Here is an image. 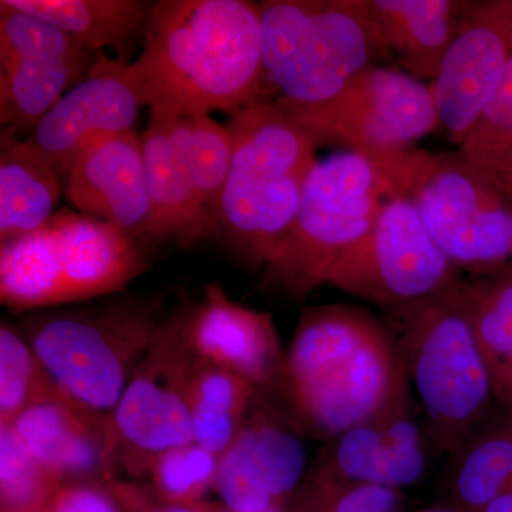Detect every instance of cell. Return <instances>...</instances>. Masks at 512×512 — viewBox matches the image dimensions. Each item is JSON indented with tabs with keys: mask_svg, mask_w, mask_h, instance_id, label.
Wrapping results in <instances>:
<instances>
[{
	"mask_svg": "<svg viewBox=\"0 0 512 512\" xmlns=\"http://www.w3.org/2000/svg\"><path fill=\"white\" fill-rule=\"evenodd\" d=\"M215 490L229 512L258 511L276 501L264 471L238 436L220 456Z\"/></svg>",
	"mask_w": 512,
	"mask_h": 512,
	"instance_id": "obj_31",
	"label": "cell"
},
{
	"mask_svg": "<svg viewBox=\"0 0 512 512\" xmlns=\"http://www.w3.org/2000/svg\"><path fill=\"white\" fill-rule=\"evenodd\" d=\"M414 400L406 376L375 417L326 441L301 485L305 512L325 511L357 485L402 490L419 483L429 460Z\"/></svg>",
	"mask_w": 512,
	"mask_h": 512,
	"instance_id": "obj_13",
	"label": "cell"
},
{
	"mask_svg": "<svg viewBox=\"0 0 512 512\" xmlns=\"http://www.w3.org/2000/svg\"><path fill=\"white\" fill-rule=\"evenodd\" d=\"M256 393L241 377L195 357L188 389L194 443L221 456L241 430Z\"/></svg>",
	"mask_w": 512,
	"mask_h": 512,
	"instance_id": "obj_24",
	"label": "cell"
},
{
	"mask_svg": "<svg viewBox=\"0 0 512 512\" xmlns=\"http://www.w3.org/2000/svg\"><path fill=\"white\" fill-rule=\"evenodd\" d=\"M49 512H123L106 483L63 485Z\"/></svg>",
	"mask_w": 512,
	"mask_h": 512,
	"instance_id": "obj_34",
	"label": "cell"
},
{
	"mask_svg": "<svg viewBox=\"0 0 512 512\" xmlns=\"http://www.w3.org/2000/svg\"><path fill=\"white\" fill-rule=\"evenodd\" d=\"M140 137L150 201L148 247H190L208 238H220L217 220L202 204L178 156L170 117L151 111L150 124Z\"/></svg>",
	"mask_w": 512,
	"mask_h": 512,
	"instance_id": "obj_20",
	"label": "cell"
},
{
	"mask_svg": "<svg viewBox=\"0 0 512 512\" xmlns=\"http://www.w3.org/2000/svg\"><path fill=\"white\" fill-rule=\"evenodd\" d=\"M450 457L454 497L464 510L480 512L512 481V424L480 427Z\"/></svg>",
	"mask_w": 512,
	"mask_h": 512,
	"instance_id": "obj_25",
	"label": "cell"
},
{
	"mask_svg": "<svg viewBox=\"0 0 512 512\" xmlns=\"http://www.w3.org/2000/svg\"><path fill=\"white\" fill-rule=\"evenodd\" d=\"M392 187L362 154L345 151L313 168L291 231L262 275L265 291L305 301L326 285L330 269L375 225Z\"/></svg>",
	"mask_w": 512,
	"mask_h": 512,
	"instance_id": "obj_9",
	"label": "cell"
},
{
	"mask_svg": "<svg viewBox=\"0 0 512 512\" xmlns=\"http://www.w3.org/2000/svg\"><path fill=\"white\" fill-rule=\"evenodd\" d=\"M286 503L284 501H275L268 507L262 508V510L252 511V512H286ZM225 512H229L225 510Z\"/></svg>",
	"mask_w": 512,
	"mask_h": 512,
	"instance_id": "obj_37",
	"label": "cell"
},
{
	"mask_svg": "<svg viewBox=\"0 0 512 512\" xmlns=\"http://www.w3.org/2000/svg\"><path fill=\"white\" fill-rule=\"evenodd\" d=\"M13 430L64 485L106 483L116 461L111 419L72 399L33 404Z\"/></svg>",
	"mask_w": 512,
	"mask_h": 512,
	"instance_id": "obj_19",
	"label": "cell"
},
{
	"mask_svg": "<svg viewBox=\"0 0 512 512\" xmlns=\"http://www.w3.org/2000/svg\"><path fill=\"white\" fill-rule=\"evenodd\" d=\"M63 192L80 214L123 229L147 245L150 201L143 144L134 130L93 140L64 175Z\"/></svg>",
	"mask_w": 512,
	"mask_h": 512,
	"instance_id": "obj_18",
	"label": "cell"
},
{
	"mask_svg": "<svg viewBox=\"0 0 512 512\" xmlns=\"http://www.w3.org/2000/svg\"><path fill=\"white\" fill-rule=\"evenodd\" d=\"M127 66L99 53L86 79L64 94L29 134L26 141L52 164L62 183L93 140L133 131L143 103Z\"/></svg>",
	"mask_w": 512,
	"mask_h": 512,
	"instance_id": "obj_15",
	"label": "cell"
},
{
	"mask_svg": "<svg viewBox=\"0 0 512 512\" xmlns=\"http://www.w3.org/2000/svg\"><path fill=\"white\" fill-rule=\"evenodd\" d=\"M315 141L367 158L413 147L439 126L431 87L399 67H367L332 99L301 107L274 100Z\"/></svg>",
	"mask_w": 512,
	"mask_h": 512,
	"instance_id": "obj_10",
	"label": "cell"
},
{
	"mask_svg": "<svg viewBox=\"0 0 512 512\" xmlns=\"http://www.w3.org/2000/svg\"><path fill=\"white\" fill-rule=\"evenodd\" d=\"M96 53L45 20H19L0 40L2 133H32L64 94L82 83Z\"/></svg>",
	"mask_w": 512,
	"mask_h": 512,
	"instance_id": "obj_14",
	"label": "cell"
},
{
	"mask_svg": "<svg viewBox=\"0 0 512 512\" xmlns=\"http://www.w3.org/2000/svg\"><path fill=\"white\" fill-rule=\"evenodd\" d=\"M225 126L234 157L218 231L242 264L264 269L296 220L319 147L274 101L232 114Z\"/></svg>",
	"mask_w": 512,
	"mask_h": 512,
	"instance_id": "obj_4",
	"label": "cell"
},
{
	"mask_svg": "<svg viewBox=\"0 0 512 512\" xmlns=\"http://www.w3.org/2000/svg\"><path fill=\"white\" fill-rule=\"evenodd\" d=\"M0 241L26 237L56 214L63 183L28 141L0 133Z\"/></svg>",
	"mask_w": 512,
	"mask_h": 512,
	"instance_id": "obj_23",
	"label": "cell"
},
{
	"mask_svg": "<svg viewBox=\"0 0 512 512\" xmlns=\"http://www.w3.org/2000/svg\"><path fill=\"white\" fill-rule=\"evenodd\" d=\"M128 76L143 106L181 117L268 103L258 3L160 0Z\"/></svg>",
	"mask_w": 512,
	"mask_h": 512,
	"instance_id": "obj_1",
	"label": "cell"
},
{
	"mask_svg": "<svg viewBox=\"0 0 512 512\" xmlns=\"http://www.w3.org/2000/svg\"><path fill=\"white\" fill-rule=\"evenodd\" d=\"M510 188H512V184H511V187H510Z\"/></svg>",
	"mask_w": 512,
	"mask_h": 512,
	"instance_id": "obj_39",
	"label": "cell"
},
{
	"mask_svg": "<svg viewBox=\"0 0 512 512\" xmlns=\"http://www.w3.org/2000/svg\"><path fill=\"white\" fill-rule=\"evenodd\" d=\"M393 194L407 198L454 268L478 272L512 255V211L500 180L466 154L407 147L370 157Z\"/></svg>",
	"mask_w": 512,
	"mask_h": 512,
	"instance_id": "obj_8",
	"label": "cell"
},
{
	"mask_svg": "<svg viewBox=\"0 0 512 512\" xmlns=\"http://www.w3.org/2000/svg\"><path fill=\"white\" fill-rule=\"evenodd\" d=\"M402 493L383 485H357L340 494L323 512H397Z\"/></svg>",
	"mask_w": 512,
	"mask_h": 512,
	"instance_id": "obj_35",
	"label": "cell"
},
{
	"mask_svg": "<svg viewBox=\"0 0 512 512\" xmlns=\"http://www.w3.org/2000/svg\"><path fill=\"white\" fill-rule=\"evenodd\" d=\"M480 512H512V490L497 495Z\"/></svg>",
	"mask_w": 512,
	"mask_h": 512,
	"instance_id": "obj_36",
	"label": "cell"
},
{
	"mask_svg": "<svg viewBox=\"0 0 512 512\" xmlns=\"http://www.w3.org/2000/svg\"><path fill=\"white\" fill-rule=\"evenodd\" d=\"M183 335L195 356L258 392H274L285 353L271 313L245 308L220 284H208L201 302H184Z\"/></svg>",
	"mask_w": 512,
	"mask_h": 512,
	"instance_id": "obj_17",
	"label": "cell"
},
{
	"mask_svg": "<svg viewBox=\"0 0 512 512\" xmlns=\"http://www.w3.org/2000/svg\"><path fill=\"white\" fill-rule=\"evenodd\" d=\"M461 285L394 313L400 326L397 346L426 433L448 456L480 429L494 396Z\"/></svg>",
	"mask_w": 512,
	"mask_h": 512,
	"instance_id": "obj_7",
	"label": "cell"
},
{
	"mask_svg": "<svg viewBox=\"0 0 512 512\" xmlns=\"http://www.w3.org/2000/svg\"><path fill=\"white\" fill-rule=\"evenodd\" d=\"M70 399L16 323H0V426H13L33 404ZM73 400V399H72Z\"/></svg>",
	"mask_w": 512,
	"mask_h": 512,
	"instance_id": "obj_27",
	"label": "cell"
},
{
	"mask_svg": "<svg viewBox=\"0 0 512 512\" xmlns=\"http://www.w3.org/2000/svg\"><path fill=\"white\" fill-rule=\"evenodd\" d=\"M220 456L197 443L165 450L148 467L150 491L171 504L202 503L204 495L215 488Z\"/></svg>",
	"mask_w": 512,
	"mask_h": 512,
	"instance_id": "obj_30",
	"label": "cell"
},
{
	"mask_svg": "<svg viewBox=\"0 0 512 512\" xmlns=\"http://www.w3.org/2000/svg\"><path fill=\"white\" fill-rule=\"evenodd\" d=\"M512 43V42H511Z\"/></svg>",
	"mask_w": 512,
	"mask_h": 512,
	"instance_id": "obj_40",
	"label": "cell"
},
{
	"mask_svg": "<svg viewBox=\"0 0 512 512\" xmlns=\"http://www.w3.org/2000/svg\"><path fill=\"white\" fill-rule=\"evenodd\" d=\"M390 56L404 72L433 82L463 19L466 3L367 0Z\"/></svg>",
	"mask_w": 512,
	"mask_h": 512,
	"instance_id": "obj_21",
	"label": "cell"
},
{
	"mask_svg": "<svg viewBox=\"0 0 512 512\" xmlns=\"http://www.w3.org/2000/svg\"><path fill=\"white\" fill-rule=\"evenodd\" d=\"M460 282L416 207L397 194L326 279V285L392 313L451 291Z\"/></svg>",
	"mask_w": 512,
	"mask_h": 512,
	"instance_id": "obj_11",
	"label": "cell"
},
{
	"mask_svg": "<svg viewBox=\"0 0 512 512\" xmlns=\"http://www.w3.org/2000/svg\"><path fill=\"white\" fill-rule=\"evenodd\" d=\"M63 485L30 453L12 426H0L2 512H49Z\"/></svg>",
	"mask_w": 512,
	"mask_h": 512,
	"instance_id": "obj_29",
	"label": "cell"
},
{
	"mask_svg": "<svg viewBox=\"0 0 512 512\" xmlns=\"http://www.w3.org/2000/svg\"><path fill=\"white\" fill-rule=\"evenodd\" d=\"M168 316L163 293L124 291L20 313L16 326L70 399L111 419Z\"/></svg>",
	"mask_w": 512,
	"mask_h": 512,
	"instance_id": "obj_3",
	"label": "cell"
},
{
	"mask_svg": "<svg viewBox=\"0 0 512 512\" xmlns=\"http://www.w3.org/2000/svg\"><path fill=\"white\" fill-rule=\"evenodd\" d=\"M466 10L430 84L440 124L458 146L493 100L511 59L512 28H507L504 13L497 8Z\"/></svg>",
	"mask_w": 512,
	"mask_h": 512,
	"instance_id": "obj_16",
	"label": "cell"
},
{
	"mask_svg": "<svg viewBox=\"0 0 512 512\" xmlns=\"http://www.w3.org/2000/svg\"><path fill=\"white\" fill-rule=\"evenodd\" d=\"M512 146V56L503 80L483 116L460 146L474 163L494 167L510 154Z\"/></svg>",
	"mask_w": 512,
	"mask_h": 512,
	"instance_id": "obj_32",
	"label": "cell"
},
{
	"mask_svg": "<svg viewBox=\"0 0 512 512\" xmlns=\"http://www.w3.org/2000/svg\"><path fill=\"white\" fill-rule=\"evenodd\" d=\"M13 8L56 26L90 52L113 49L117 60L143 42L153 2L141 0H6Z\"/></svg>",
	"mask_w": 512,
	"mask_h": 512,
	"instance_id": "obj_22",
	"label": "cell"
},
{
	"mask_svg": "<svg viewBox=\"0 0 512 512\" xmlns=\"http://www.w3.org/2000/svg\"><path fill=\"white\" fill-rule=\"evenodd\" d=\"M419 512H458L454 510H447V508H431V510H424Z\"/></svg>",
	"mask_w": 512,
	"mask_h": 512,
	"instance_id": "obj_38",
	"label": "cell"
},
{
	"mask_svg": "<svg viewBox=\"0 0 512 512\" xmlns=\"http://www.w3.org/2000/svg\"><path fill=\"white\" fill-rule=\"evenodd\" d=\"M168 117L178 156L202 204L217 220L218 202L234 157L231 133L208 113Z\"/></svg>",
	"mask_w": 512,
	"mask_h": 512,
	"instance_id": "obj_26",
	"label": "cell"
},
{
	"mask_svg": "<svg viewBox=\"0 0 512 512\" xmlns=\"http://www.w3.org/2000/svg\"><path fill=\"white\" fill-rule=\"evenodd\" d=\"M461 295L494 394L512 404V284L485 289L463 281Z\"/></svg>",
	"mask_w": 512,
	"mask_h": 512,
	"instance_id": "obj_28",
	"label": "cell"
},
{
	"mask_svg": "<svg viewBox=\"0 0 512 512\" xmlns=\"http://www.w3.org/2000/svg\"><path fill=\"white\" fill-rule=\"evenodd\" d=\"M406 376L389 330L335 303L303 311L274 392L302 437L328 441L375 417Z\"/></svg>",
	"mask_w": 512,
	"mask_h": 512,
	"instance_id": "obj_2",
	"label": "cell"
},
{
	"mask_svg": "<svg viewBox=\"0 0 512 512\" xmlns=\"http://www.w3.org/2000/svg\"><path fill=\"white\" fill-rule=\"evenodd\" d=\"M107 487L116 497L123 512H225V508L215 505L198 504H171L161 501L151 493L150 488L134 483L110 478L106 481Z\"/></svg>",
	"mask_w": 512,
	"mask_h": 512,
	"instance_id": "obj_33",
	"label": "cell"
},
{
	"mask_svg": "<svg viewBox=\"0 0 512 512\" xmlns=\"http://www.w3.org/2000/svg\"><path fill=\"white\" fill-rule=\"evenodd\" d=\"M183 320L184 303L134 367L111 416L116 461L130 476H146L158 454L194 443L188 389L197 356L185 343Z\"/></svg>",
	"mask_w": 512,
	"mask_h": 512,
	"instance_id": "obj_12",
	"label": "cell"
},
{
	"mask_svg": "<svg viewBox=\"0 0 512 512\" xmlns=\"http://www.w3.org/2000/svg\"><path fill=\"white\" fill-rule=\"evenodd\" d=\"M150 248L123 229L64 208L0 245V301L26 313L116 295L143 275Z\"/></svg>",
	"mask_w": 512,
	"mask_h": 512,
	"instance_id": "obj_5",
	"label": "cell"
},
{
	"mask_svg": "<svg viewBox=\"0 0 512 512\" xmlns=\"http://www.w3.org/2000/svg\"><path fill=\"white\" fill-rule=\"evenodd\" d=\"M258 8L266 76L286 103H325L390 57L367 0H265Z\"/></svg>",
	"mask_w": 512,
	"mask_h": 512,
	"instance_id": "obj_6",
	"label": "cell"
}]
</instances>
